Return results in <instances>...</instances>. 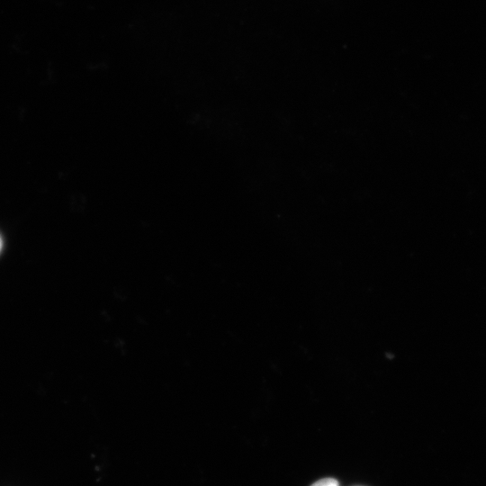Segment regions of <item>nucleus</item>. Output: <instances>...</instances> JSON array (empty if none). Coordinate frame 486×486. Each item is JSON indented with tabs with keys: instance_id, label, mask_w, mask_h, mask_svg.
I'll use <instances>...</instances> for the list:
<instances>
[{
	"instance_id": "1",
	"label": "nucleus",
	"mask_w": 486,
	"mask_h": 486,
	"mask_svg": "<svg viewBox=\"0 0 486 486\" xmlns=\"http://www.w3.org/2000/svg\"><path fill=\"white\" fill-rule=\"evenodd\" d=\"M311 486H338V482L333 478H324L314 482Z\"/></svg>"
},
{
	"instance_id": "2",
	"label": "nucleus",
	"mask_w": 486,
	"mask_h": 486,
	"mask_svg": "<svg viewBox=\"0 0 486 486\" xmlns=\"http://www.w3.org/2000/svg\"><path fill=\"white\" fill-rule=\"evenodd\" d=\"M1 248H2V240H1V238H0V250H1Z\"/></svg>"
}]
</instances>
